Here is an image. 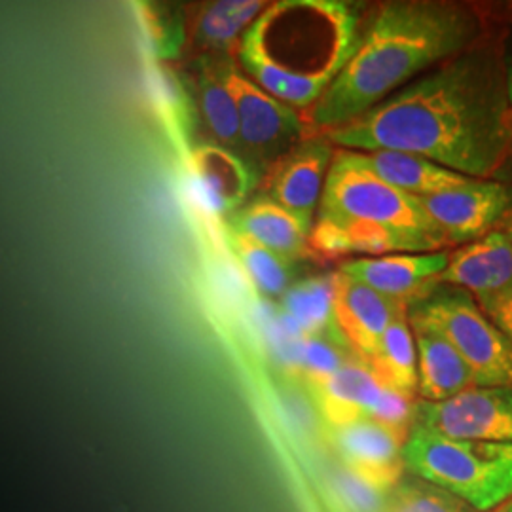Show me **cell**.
<instances>
[{"label":"cell","instance_id":"cell-19","mask_svg":"<svg viewBox=\"0 0 512 512\" xmlns=\"http://www.w3.org/2000/svg\"><path fill=\"white\" fill-rule=\"evenodd\" d=\"M410 323L418 353V395L420 401L442 403L475 387L469 366L437 330L420 323Z\"/></svg>","mask_w":512,"mask_h":512},{"label":"cell","instance_id":"cell-21","mask_svg":"<svg viewBox=\"0 0 512 512\" xmlns=\"http://www.w3.org/2000/svg\"><path fill=\"white\" fill-rule=\"evenodd\" d=\"M268 2L219 0L194 10L190 21V42L202 55L238 54L241 38L266 10Z\"/></svg>","mask_w":512,"mask_h":512},{"label":"cell","instance_id":"cell-2","mask_svg":"<svg viewBox=\"0 0 512 512\" xmlns=\"http://www.w3.org/2000/svg\"><path fill=\"white\" fill-rule=\"evenodd\" d=\"M482 21L456 2L393 0L368 21L355 54L310 110L311 133H327L357 120L421 74L480 40Z\"/></svg>","mask_w":512,"mask_h":512},{"label":"cell","instance_id":"cell-23","mask_svg":"<svg viewBox=\"0 0 512 512\" xmlns=\"http://www.w3.org/2000/svg\"><path fill=\"white\" fill-rule=\"evenodd\" d=\"M384 387L418 397V353L408 313L397 317L382 336L376 353L366 361Z\"/></svg>","mask_w":512,"mask_h":512},{"label":"cell","instance_id":"cell-22","mask_svg":"<svg viewBox=\"0 0 512 512\" xmlns=\"http://www.w3.org/2000/svg\"><path fill=\"white\" fill-rule=\"evenodd\" d=\"M234 57L202 55L198 61L196 92L202 110L203 122L220 147L230 148L238 154V107L226 86V63Z\"/></svg>","mask_w":512,"mask_h":512},{"label":"cell","instance_id":"cell-18","mask_svg":"<svg viewBox=\"0 0 512 512\" xmlns=\"http://www.w3.org/2000/svg\"><path fill=\"white\" fill-rule=\"evenodd\" d=\"M342 152L351 164L363 167L378 179H382L384 183L414 198H423V196L469 181V177H463L442 165L408 152H397V150H372V152L342 150Z\"/></svg>","mask_w":512,"mask_h":512},{"label":"cell","instance_id":"cell-28","mask_svg":"<svg viewBox=\"0 0 512 512\" xmlns=\"http://www.w3.org/2000/svg\"><path fill=\"white\" fill-rule=\"evenodd\" d=\"M416 403H418V397H410L401 391L382 387V393L374 404V408L370 410L368 420L384 425L385 429H389L391 433H395L399 439L406 442L408 433L414 425Z\"/></svg>","mask_w":512,"mask_h":512},{"label":"cell","instance_id":"cell-9","mask_svg":"<svg viewBox=\"0 0 512 512\" xmlns=\"http://www.w3.org/2000/svg\"><path fill=\"white\" fill-rule=\"evenodd\" d=\"M420 203L448 245H467L494 232L509 215L512 186L492 179H469L423 196Z\"/></svg>","mask_w":512,"mask_h":512},{"label":"cell","instance_id":"cell-14","mask_svg":"<svg viewBox=\"0 0 512 512\" xmlns=\"http://www.w3.org/2000/svg\"><path fill=\"white\" fill-rule=\"evenodd\" d=\"M450 251L435 253H397L376 258H351L340 264L338 272L361 281L376 293L410 306L429 293L439 275L446 270Z\"/></svg>","mask_w":512,"mask_h":512},{"label":"cell","instance_id":"cell-30","mask_svg":"<svg viewBox=\"0 0 512 512\" xmlns=\"http://www.w3.org/2000/svg\"><path fill=\"white\" fill-rule=\"evenodd\" d=\"M480 310L490 317V321L511 340L512 344V289Z\"/></svg>","mask_w":512,"mask_h":512},{"label":"cell","instance_id":"cell-27","mask_svg":"<svg viewBox=\"0 0 512 512\" xmlns=\"http://www.w3.org/2000/svg\"><path fill=\"white\" fill-rule=\"evenodd\" d=\"M348 359L327 336H306L300 346L298 370L311 384L323 382L332 376Z\"/></svg>","mask_w":512,"mask_h":512},{"label":"cell","instance_id":"cell-6","mask_svg":"<svg viewBox=\"0 0 512 512\" xmlns=\"http://www.w3.org/2000/svg\"><path fill=\"white\" fill-rule=\"evenodd\" d=\"M315 219L372 222L442 238L427 219L420 198L404 194L363 167L351 164L340 148L334 150Z\"/></svg>","mask_w":512,"mask_h":512},{"label":"cell","instance_id":"cell-20","mask_svg":"<svg viewBox=\"0 0 512 512\" xmlns=\"http://www.w3.org/2000/svg\"><path fill=\"white\" fill-rule=\"evenodd\" d=\"M311 387L325 420L334 429L368 418L384 385L376 380L363 359H348L327 380Z\"/></svg>","mask_w":512,"mask_h":512},{"label":"cell","instance_id":"cell-5","mask_svg":"<svg viewBox=\"0 0 512 512\" xmlns=\"http://www.w3.org/2000/svg\"><path fill=\"white\" fill-rule=\"evenodd\" d=\"M408 321L437 330L469 366L475 387L512 385L511 340L467 291L437 283L408 306Z\"/></svg>","mask_w":512,"mask_h":512},{"label":"cell","instance_id":"cell-25","mask_svg":"<svg viewBox=\"0 0 512 512\" xmlns=\"http://www.w3.org/2000/svg\"><path fill=\"white\" fill-rule=\"evenodd\" d=\"M228 247L251 279L256 291L268 298H281L283 293L293 285L294 266L296 262L277 255L274 251L255 243L253 239L239 236L228 230Z\"/></svg>","mask_w":512,"mask_h":512},{"label":"cell","instance_id":"cell-3","mask_svg":"<svg viewBox=\"0 0 512 512\" xmlns=\"http://www.w3.org/2000/svg\"><path fill=\"white\" fill-rule=\"evenodd\" d=\"M363 12V4L346 0L268 4L241 38V73L283 105L306 112L355 54Z\"/></svg>","mask_w":512,"mask_h":512},{"label":"cell","instance_id":"cell-31","mask_svg":"<svg viewBox=\"0 0 512 512\" xmlns=\"http://www.w3.org/2000/svg\"><path fill=\"white\" fill-rule=\"evenodd\" d=\"M501 224H503V232L512 239V209L509 211V215L503 219Z\"/></svg>","mask_w":512,"mask_h":512},{"label":"cell","instance_id":"cell-12","mask_svg":"<svg viewBox=\"0 0 512 512\" xmlns=\"http://www.w3.org/2000/svg\"><path fill=\"white\" fill-rule=\"evenodd\" d=\"M188 171L203 207L230 217L258 190L262 173L230 148L202 143L190 148Z\"/></svg>","mask_w":512,"mask_h":512},{"label":"cell","instance_id":"cell-16","mask_svg":"<svg viewBox=\"0 0 512 512\" xmlns=\"http://www.w3.org/2000/svg\"><path fill=\"white\" fill-rule=\"evenodd\" d=\"M334 442L346 469L363 478L372 488L387 492L401 482L406 471L404 440L376 421H351L334 427Z\"/></svg>","mask_w":512,"mask_h":512},{"label":"cell","instance_id":"cell-24","mask_svg":"<svg viewBox=\"0 0 512 512\" xmlns=\"http://www.w3.org/2000/svg\"><path fill=\"white\" fill-rule=\"evenodd\" d=\"M281 310L304 336H327L330 330L340 334L334 321V274L293 283L281 296Z\"/></svg>","mask_w":512,"mask_h":512},{"label":"cell","instance_id":"cell-15","mask_svg":"<svg viewBox=\"0 0 512 512\" xmlns=\"http://www.w3.org/2000/svg\"><path fill=\"white\" fill-rule=\"evenodd\" d=\"M437 283L471 294L480 308L512 289V239L503 230L450 251Z\"/></svg>","mask_w":512,"mask_h":512},{"label":"cell","instance_id":"cell-17","mask_svg":"<svg viewBox=\"0 0 512 512\" xmlns=\"http://www.w3.org/2000/svg\"><path fill=\"white\" fill-rule=\"evenodd\" d=\"M228 230L293 262L310 258V232L277 203L258 194L228 217Z\"/></svg>","mask_w":512,"mask_h":512},{"label":"cell","instance_id":"cell-7","mask_svg":"<svg viewBox=\"0 0 512 512\" xmlns=\"http://www.w3.org/2000/svg\"><path fill=\"white\" fill-rule=\"evenodd\" d=\"M224 76L238 107V154L260 173L302 139L315 135L302 112L262 92L241 73L234 59H228Z\"/></svg>","mask_w":512,"mask_h":512},{"label":"cell","instance_id":"cell-13","mask_svg":"<svg viewBox=\"0 0 512 512\" xmlns=\"http://www.w3.org/2000/svg\"><path fill=\"white\" fill-rule=\"evenodd\" d=\"M406 313L408 306L404 302L376 293L349 275L334 272L336 329L365 363L376 353L387 327Z\"/></svg>","mask_w":512,"mask_h":512},{"label":"cell","instance_id":"cell-4","mask_svg":"<svg viewBox=\"0 0 512 512\" xmlns=\"http://www.w3.org/2000/svg\"><path fill=\"white\" fill-rule=\"evenodd\" d=\"M406 471L456 495L476 512L512 499V444L448 439L412 425L403 446Z\"/></svg>","mask_w":512,"mask_h":512},{"label":"cell","instance_id":"cell-26","mask_svg":"<svg viewBox=\"0 0 512 512\" xmlns=\"http://www.w3.org/2000/svg\"><path fill=\"white\" fill-rule=\"evenodd\" d=\"M380 512H476L456 495L442 490L439 486L412 476L401 478L385 497Z\"/></svg>","mask_w":512,"mask_h":512},{"label":"cell","instance_id":"cell-29","mask_svg":"<svg viewBox=\"0 0 512 512\" xmlns=\"http://www.w3.org/2000/svg\"><path fill=\"white\" fill-rule=\"evenodd\" d=\"M334 488L351 512H380L384 507V492L372 488L348 469L334 476Z\"/></svg>","mask_w":512,"mask_h":512},{"label":"cell","instance_id":"cell-32","mask_svg":"<svg viewBox=\"0 0 512 512\" xmlns=\"http://www.w3.org/2000/svg\"><path fill=\"white\" fill-rule=\"evenodd\" d=\"M501 512H512V499L509 501V505H507V507H505Z\"/></svg>","mask_w":512,"mask_h":512},{"label":"cell","instance_id":"cell-10","mask_svg":"<svg viewBox=\"0 0 512 512\" xmlns=\"http://www.w3.org/2000/svg\"><path fill=\"white\" fill-rule=\"evenodd\" d=\"M334 150L323 133L302 139L264 169L258 194L289 211L311 232Z\"/></svg>","mask_w":512,"mask_h":512},{"label":"cell","instance_id":"cell-1","mask_svg":"<svg viewBox=\"0 0 512 512\" xmlns=\"http://www.w3.org/2000/svg\"><path fill=\"white\" fill-rule=\"evenodd\" d=\"M511 69L497 40H478L342 128L332 147L397 150L469 179H492L512 154Z\"/></svg>","mask_w":512,"mask_h":512},{"label":"cell","instance_id":"cell-33","mask_svg":"<svg viewBox=\"0 0 512 512\" xmlns=\"http://www.w3.org/2000/svg\"><path fill=\"white\" fill-rule=\"evenodd\" d=\"M509 86H511V105H512V69H511V84H509Z\"/></svg>","mask_w":512,"mask_h":512},{"label":"cell","instance_id":"cell-11","mask_svg":"<svg viewBox=\"0 0 512 512\" xmlns=\"http://www.w3.org/2000/svg\"><path fill=\"white\" fill-rule=\"evenodd\" d=\"M450 247L446 239L423 232H408L372 222L313 220L310 232L311 256L338 260L346 256L376 258L397 253H435Z\"/></svg>","mask_w":512,"mask_h":512},{"label":"cell","instance_id":"cell-8","mask_svg":"<svg viewBox=\"0 0 512 512\" xmlns=\"http://www.w3.org/2000/svg\"><path fill=\"white\" fill-rule=\"evenodd\" d=\"M414 425L448 439L512 444V385L469 387L442 403H416Z\"/></svg>","mask_w":512,"mask_h":512}]
</instances>
